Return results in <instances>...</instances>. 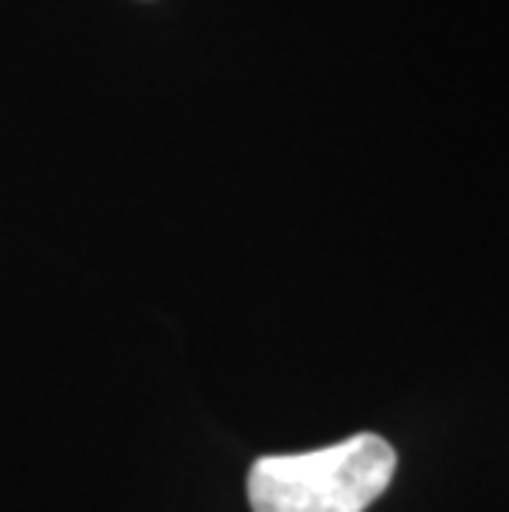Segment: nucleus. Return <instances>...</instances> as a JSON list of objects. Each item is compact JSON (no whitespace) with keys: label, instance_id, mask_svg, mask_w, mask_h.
<instances>
[{"label":"nucleus","instance_id":"obj_1","mask_svg":"<svg viewBox=\"0 0 509 512\" xmlns=\"http://www.w3.org/2000/svg\"><path fill=\"white\" fill-rule=\"evenodd\" d=\"M394 470V446L357 433L324 450L262 456L248 473V503L255 512H364L384 496Z\"/></svg>","mask_w":509,"mask_h":512}]
</instances>
